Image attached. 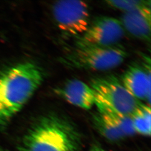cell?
Instances as JSON below:
<instances>
[{
  "mask_svg": "<svg viewBox=\"0 0 151 151\" xmlns=\"http://www.w3.org/2000/svg\"><path fill=\"white\" fill-rule=\"evenodd\" d=\"M41 68L31 62L19 63L0 73V126L17 114L41 85Z\"/></svg>",
  "mask_w": 151,
  "mask_h": 151,
  "instance_id": "obj_1",
  "label": "cell"
},
{
  "mask_svg": "<svg viewBox=\"0 0 151 151\" xmlns=\"http://www.w3.org/2000/svg\"><path fill=\"white\" fill-rule=\"evenodd\" d=\"M81 135L73 123L54 114L41 117L26 133L20 151H80Z\"/></svg>",
  "mask_w": 151,
  "mask_h": 151,
  "instance_id": "obj_2",
  "label": "cell"
},
{
  "mask_svg": "<svg viewBox=\"0 0 151 151\" xmlns=\"http://www.w3.org/2000/svg\"><path fill=\"white\" fill-rule=\"evenodd\" d=\"M127 56L124 47L118 45L110 47L77 46L73 51L62 56L60 62L73 69L101 71L117 67Z\"/></svg>",
  "mask_w": 151,
  "mask_h": 151,
  "instance_id": "obj_3",
  "label": "cell"
},
{
  "mask_svg": "<svg viewBox=\"0 0 151 151\" xmlns=\"http://www.w3.org/2000/svg\"><path fill=\"white\" fill-rule=\"evenodd\" d=\"M90 86L94 91L96 104L126 116H132L142 103L130 93L113 76L93 79Z\"/></svg>",
  "mask_w": 151,
  "mask_h": 151,
  "instance_id": "obj_4",
  "label": "cell"
},
{
  "mask_svg": "<svg viewBox=\"0 0 151 151\" xmlns=\"http://www.w3.org/2000/svg\"><path fill=\"white\" fill-rule=\"evenodd\" d=\"M52 13L58 29L68 37H80L90 24L88 6L84 1H56L52 6Z\"/></svg>",
  "mask_w": 151,
  "mask_h": 151,
  "instance_id": "obj_5",
  "label": "cell"
},
{
  "mask_svg": "<svg viewBox=\"0 0 151 151\" xmlns=\"http://www.w3.org/2000/svg\"><path fill=\"white\" fill-rule=\"evenodd\" d=\"M121 22L109 16L97 17L79 37L77 46L110 47L116 46L125 34Z\"/></svg>",
  "mask_w": 151,
  "mask_h": 151,
  "instance_id": "obj_6",
  "label": "cell"
},
{
  "mask_svg": "<svg viewBox=\"0 0 151 151\" xmlns=\"http://www.w3.org/2000/svg\"><path fill=\"white\" fill-rule=\"evenodd\" d=\"M141 67L138 65L130 66L122 78V83L128 91L138 100L151 101L150 64Z\"/></svg>",
  "mask_w": 151,
  "mask_h": 151,
  "instance_id": "obj_7",
  "label": "cell"
},
{
  "mask_svg": "<svg viewBox=\"0 0 151 151\" xmlns=\"http://www.w3.org/2000/svg\"><path fill=\"white\" fill-rule=\"evenodd\" d=\"M55 91L68 102L85 110L90 109L96 103L94 91L81 80L76 79L68 80Z\"/></svg>",
  "mask_w": 151,
  "mask_h": 151,
  "instance_id": "obj_8",
  "label": "cell"
},
{
  "mask_svg": "<svg viewBox=\"0 0 151 151\" xmlns=\"http://www.w3.org/2000/svg\"><path fill=\"white\" fill-rule=\"evenodd\" d=\"M124 30L137 38L150 41L151 37V4L125 12L121 18Z\"/></svg>",
  "mask_w": 151,
  "mask_h": 151,
  "instance_id": "obj_9",
  "label": "cell"
},
{
  "mask_svg": "<svg viewBox=\"0 0 151 151\" xmlns=\"http://www.w3.org/2000/svg\"><path fill=\"white\" fill-rule=\"evenodd\" d=\"M93 123L100 134L109 141L116 142L125 137L117 126L104 113L99 111L94 116Z\"/></svg>",
  "mask_w": 151,
  "mask_h": 151,
  "instance_id": "obj_10",
  "label": "cell"
},
{
  "mask_svg": "<svg viewBox=\"0 0 151 151\" xmlns=\"http://www.w3.org/2000/svg\"><path fill=\"white\" fill-rule=\"evenodd\" d=\"M131 117L135 133L145 136H150L151 130L150 106L141 104Z\"/></svg>",
  "mask_w": 151,
  "mask_h": 151,
  "instance_id": "obj_11",
  "label": "cell"
},
{
  "mask_svg": "<svg viewBox=\"0 0 151 151\" xmlns=\"http://www.w3.org/2000/svg\"><path fill=\"white\" fill-rule=\"evenodd\" d=\"M99 111L106 114L117 126L124 137L131 136L135 133L131 116L120 114L108 109L98 107Z\"/></svg>",
  "mask_w": 151,
  "mask_h": 151,
  "instance_id": "obj_12",
  "label": "cell"
},
{
  "mask_svg": "<svg viewBox=\"0 0 151 151\" xmlns=\"http://www.w3.org/2000/svg\"><path fill=\"white\" fill-rule=\"evenodd\" d=\"M107 4L110 6L121 10L124 13L138 9L143 6L151 4V1L143 0H120L107 1Z\"/></svg>",
  "mask_w": 151,
  "mask_h": 151,
  "instance_id": "obj_13",
  "label": "cell"
},
{
  "mask_svg": "<svg viewBox=\"0 0 151 151\" xmlns=\"http://www.w3.org/2000/svg\"><path fill=\"white\" fill-rule=\"evenodd\" d=\"M91 151H105L104 149H103L102 148L97 145L93 146V147L91 148Z\"/></svg>",
  "mask_w": 151,
  "mask_h": 151,
  "instance_id": "obj_14",
  "label": "cell"
},
{
  "mask_svg": "<svg viewBox=\"0 0 151 151\" xmlns=\"http://www.w3.org/2000/svg\"><path fill=\"white\" fill-rule=\"evenodd\" d=\"M0 151H3V150H0Z\"/></svg>",
  "mask_w": 151,
  "mask_h": 151,
  "instance_id": "obj_15",
  "label": "cell"
}]
</instances>
